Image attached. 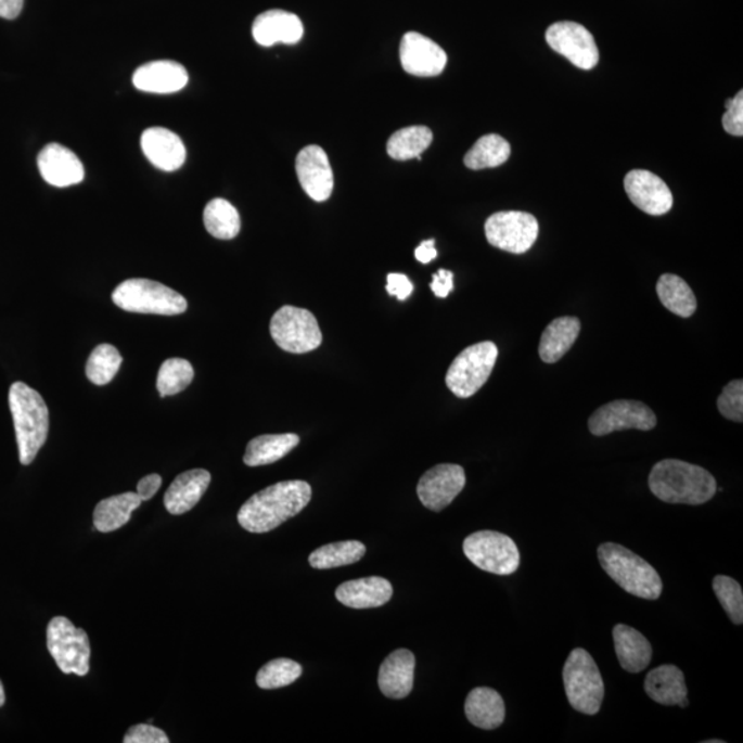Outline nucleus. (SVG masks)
<instances>
[{"label": "nucleus", "mask_w": 743, "mask_h": 743, "mask_svg": "<svg viewBox=\"0 0 743 743\" xmlns=\"http://www.w3.org/2000/svg\"><path fill=\"white\" fill-rule=\"evenodd\" d=\"M311 486L305 481H284L251 497L238 521L249 533H268L300 514L310 503Z\"/></svg>", "instance_id": "obj_1"}, {"label": "nucleus", "mask_w": 743, "mask_h": 743, "mask_svg": "<svg viewBox=\"0 0 743 743\" xmlns=\"http://www.w3.org/2000/svg\"><path fill=\"white\" fill-rule=\"evenodd\" d=\"M649 488L664 503L701 505L714 499L717 491L715 476L687 461H658L649 475Z\"/></svg>", "instance_id": "obj_2"}, {"label": "nucleus", "mask_w": 743, "mask_h": 743, "mask_svg": "<svg viewBox=\"0 0 743 743\" xmlns=\"http://www.w3.org/2000/svg\"><path fill=\"white\" fill-rule=\"evenodd\" d=\"M9 405L14 420L20 463L29 465L48 440V405L36 389L23 382H15L10 387Z\"/></svg>", "instance_id": "obj_3"}, {"label": "nucleus", "mask_w": 743, "mask_h": 743, "mask_svg": "<svg viewBox=\"0 0 743 743\" xmlns=\"http://www.w3.org/2000/svg\"><path fill=\"white\" fill-rule=\"evenodd\" d=\"M598 558L603 571L625 592L648 601H657L663 593V580L657 571L628 548L604 542L598 548Z\"/></svg>", "instance_id": "obj_4"}, {"label": "nucleus", "mask_w": 743, "mask_h": 743, "mask_svg": "<svg viewBox=\"0 0 743 743\" xmlns=\"http://www.w3.org/2000/svg\"><path fill=\"white\" fill-rule=\"evenodd\" d=\"M563 684L574 710L593 716L602 708L604 683L592 655L584 649H574L563 666Z\"/></svg>", "instance_id": "obj_5"}, {"label": "nucleus", "mask_w": 743, "mask_h": 743, "mask_svg": "<svg viewBox=\"0 0 743 743\" xmlns=\"http://www.w3.org/2000/svg\"><path fill=\"white\" fill-rule=\"evenodd\" d=\"M112 300L121 310L141 315L177 316L188 310V302L181 294L146 279L123 281Z\"/></svg>", "instance_id": "obj_6"}, {"label": "nucleus", "mask_w": 743, "mask_h": 743, "mask_svg": "<svg viewBox=\"0 0 743 743\" xmlns=\"http://www.w3.org/2000/svg\"><path fill=\"white\" fill-rule=\"evenodd\" d=\"M499 348L494 342H481L454 358L446 373V386L459 398H470L489 381Z\"/></svg>", "instance_id": "obj_7"}, {"label": "nucleus", "mask_w": 743, "mask_h": 743, "mask_svg": "<svg viewBox=\"0 0 743 743\" xmlns=\"http://www.w3.org/2000/svg\"><path fill=\"white\" fill-rule=\"evenodd\" d=\"M463 551L473 565L497 576H510L521 565V553L515 541L499 531L473 533L465 538Z\"/></svg>", "instance_id": "obj_8"}, {"label": "nucleus", "mask_w": 743, "mask_h": 743, "mask_svg": "<svg viewBox=\"0 0 743 743\" xmlns=\"http://www.w3.org/2000/svg\"><path fill=\"white\" fill-rule=\"evenodd\" d=\"M276 345L294 355H305L319 348L322 333L312 312L295 306H283L270 321Z\"/></svg>", "instance_id": "obj_9"}, {"label": "nucleus", "mask_w": 743, "mask_h": 743, "mask_svg": "<svg viewBox=\"0 0 743 743\" xmlns=\"http://www.w3.org/2000/svg\"><path fill=\"white\" fill-rule=\"evenodd\" d=\"M48 649L61 672L86 676L90 670V640L86 630L65 617H54L48 627Z\"/></svg>", "instance_id": "obj_10"}, {"label": "nucleus", "mask_w": 743, "mask_h": 743, "mask_svg": "<svg viewBox=\"0 0 743 743\" xmlns=\"http://www.w3.org/2000/svg\"><path fill=\"white\" fill-rule=\"evenodd\" d=\"M485 234L496 248L511 254H525L536 243L538 222L527 213H496L486 220Z\"/></svg>", "instance_id": "obj_11"}, {"label": "nucleus", "mask_w": 743, "mask_h": 743, "mask_svg": "<svg viewBox=\"0 0 743 743\" xmlns=\"http://www.w3.org/2000/svg\"><path fill=\"white\" fill-rule=\"evenodd\" d=\"M657 425L655 413L639 401H613L599 408L589 418L588 427L594 437H603L612 433L624 432V430H640L650 432Z\"/></svg>", "instance_id": "obj_12"}, {"label": "nucleus", "mask_w": 743, "mask_h": 743, "mask_svg": "<svg viewBox=\"0 0 743 743\" xmlns=\"http://www.w3.org/2000/svg\"><path fill=\"white\" fill-rule=\"evenodd\" d=\"M546 39L552 50L562 54L577 68L589 71L599 63V50L593 36L580 24H553L547 29Z\"/></svg>", "instance_id": "obj_13"}, {"label": "nucleus", "mask_w": 743, "mask_h": 743, "mask_svg": "<svg viewBox=\"0 0 743 743\" xmlns=\"http://www.w3.org/2000/svg\"><path fill=\"white\" fill-rule=\"evenodd\" d=\"M464 486L465 473L461 465L438 464L420 478L418 496L425 509L439 512L452 504Z\"/></svg>", "instance_id": "obj_14"}, {"label": "nucleus", "mask_w": 743, "mask_h": 743, "mask_svg": "<svg viewBox=\"0 0 743 743\" xmlns=\"http://www.w3.org/2000/svg\"><path fill=\"white\" fill-rule=\"evenodd\" d=\"M399 57L405 72L420 78H432L443 74L448 63V55L444 49L427 36L418 33L403 35Z\"/></svg>", "instance_id": "obj_15"}, {"label": "nucleus", "mask_w": 743, "mask_h": 743, "mask_svg": "<svg viewBox=\"0 0 743 743\" xmlns=\"http://www.w3.org/2000/svg\"><path fill=\"white\" fill-rule=\"evenodd\" d=\"M625 192L643 213L658 217L674 206L672 192L663 179L645 170H633L625 177Z\"/></svg>", "instance_id": "obj_16"}, {"label": "nucleus", "mask_w": 743, "mask_h": 743, "mask_svg": "<svg viewBox=\"0 0 743 743\" xmlns=\"http://www.w3.org/2000/svg\"><path fill=\"white\" fill-rule=\"evenodd\" d=\"M296 174L307 196L317 203L326 202L333 191V172L324 149L310 145L296 157Z\"/></svg>", "instance_id": "obj_17"}, {"label": "nucleus", "mask_w": 743, "mask_h": 743, "mask_svg": "<svg viewBox=\"0 0 743 743\" xmlns=\"http://www.w3.org/2000/svg\"><path fill=\"white\" fill-rule=\"evenodd\" d=\"M38 167L46 182L55 188H68L85 179L79 157L60 143H49L38 156Z\"/></svg>", "instance_id": "obj_18"}, {"label": "nucleus", "mask_w": 743, "mask_h": 743, "mask_svg": "<svg viewBox=\"0 0 743 743\" xmlns=\"http://www.w3.org/2000/svg\"><path fill=\"white\" fill-rule=\"evenodd\" d=\"M143 155L158 170L177 171L187 161V149L176 132L163 127H152L141 137Z\"/></svg>", "instance_id": "obj_19"}, {"label": "nucleus", "mask_w": 743, "mask_h": 743, "mask_svg": "<svg viewBox=\"0 0 743 743\" xmlns=\"http://www.w3.org/2000/svg\"><path fill=\"white\" fill-rule=\"evenodd\" d=\"M304 24L294 13L269 10L259 14L253 25L255 42L270 48L276 43L296 44L304 38Z\"/></svg>", "instance_id": "obj_20"}, {"label": "nucleus", "mask_w": 743, "mask_h": 743, "mask_svg": "<svg viewBox=\"0 0 743 743\" xmlns=\"http://www.w3.org/2000/svg\"><path fill=\"white\" fill-rule=\"evenodd\" d=\"M417 659L412 652L399 649L383 661L379 669V689L387 699H407L413 690Z\"/></svg>", "instance_id": "obj_21"}, {"label": "nucleus", "mask_w": 743, "mask_h": 743, "mask_svg": "<svg viewBox=\"0 0 743 743\" xmlns=\"http://www.w3.org/2000/svg\"><path fill=\"white\" fill-rule=\"evenodd\" d=\"M189 80L184 66L176 61H153L140 66L132 76L138 90L153 94H171L187 87Z\"/></svg>", "instance_id": "obj_22"}, {"label": "nucleus", "mask_w": 743, "mask_h": 743, "mask_svg": "<svg viewBox=\"0 0 743 743\" xmlns=\"http://www.w3.org/2000/svg\"><path fill=\"white\" fill-rule=\"evenodd\" d=\"M644 691L654 702L664 706H689L684 675L675 665H661L645 676Z\"/></svg>", "instance_id": "obj_23"}, {"label": "nucleus", "mask_w": 743, "mask_h": 743, "mask_svg": "<svg viewBox=\"0 0 743 743\" xmlns=\"http://www.w3.org/2000/svg\"><path fill=\"white\" fill-rule=\"evenodd\" d=\"M212 484L207 470H191L179 474L164 495V505L172 515H182L196 507Z\"/></svg>", "instance_id": "obj_24"}, {"label": "nucleus", "mask_w": 743, "mask_h": 743, "mask_svg": "<svg viewBox=\"0 0 743 743\" xmlns=\"http://www.w3.org/2000/svg\"><path fill=\"white\" fill-rule=\"evenodd\" d=\"M336 599L351 609L381 607L392 601L393 586L383 577H366L343 582L336 589Z\"/></svg>", "instance_id": "obj_25"}, {"label": "nucleus", "mask_w": 743, "mask_h": 743, "mask_svg": "<svg viewBox=\"0 0 743 743\" xmlns=\"http://www.w3.org/2000/svg\"><path fill=\"white\" fill-rule=\"evenodd\" d=\"M613 639L619 665L627 672H643L652 663V644L639 630L625 624H618L613 629Z\"/></svg>", "instance_id": "obj_26"}, {"label": "nucleus", "mask_w": 743, "mask_h": 743, "mask_svg": "<svg viewBox=\"0 0 743 743\" xmlns=\"http://www.w3.org/2000/svg\"><path fill=\"white\" fill-rule=\"evenodd\" d=\"M465 716L482 730H496L505 720L504 700L489 687H476L465 700Z\"/></svg>", "instance_id": "obj_27"}, {"label": "nucleus", "mask_w": 743, "mask_h": 743, "mask_svg": "<svg viewBox=\"0 0 743 743\" xmlns=\"http://www.w3.org/2000/svg\"><path fill=\"white\" fill-rule=\"evenodd\" d=\"M581 322L576 317H560L546 328L538 355L546 363H555L571 350L580 335Z\"/></svg>", "instance_id": "obj_28"}, {"label": "nucleus", "mask_w": 743, "mask_h": 743, "mask_svg": "<svg viewBox=\"0 0 743 743\" xmlns=\"http://www.w3.org/2000/svg\"><path fill=\"white\" fill-rule=\"evenodd\" d=\"M300 438L296 434H269L249 440L244 454V463L248 467L273 464L299 445Z\"/></svg>", "instance_id": "obj_29"}, {"label": "nucleus", "mask_w": 743, "mask_h": 743, "mask_svg": "<svg viewBox=\"0 0 743 743\" xmlns=\"http://www.w3.org/2000/svg\"><path fill=\"white\" fill-rule=\"evenodd\" d=\"M142 504L141 497L132 491L107 497L94 510V526L101 533H111L128 524L132 512Z\"/></svg>", "instance_id": "obj_30"}, {"label": "nucleus", "mask_w": 743, "mask_h": 743, "mask_svg": "<svg viewBox=\"0 0 743 743\" xmlns=\"http://www.w3.org/2000/svg\"><path fill=\"white\" fill-rule=\"evenodd\" d=\"M657 294L661 304L676 316L689 319L696 311L694 292L679 276H661L657 283Z\"/></svg>", "instance_id": "obj_31"}, {"label": "nucleus", "mask_w": 743, "mask_h": 743, "mask_svg": "<svg viewBox=\"0 0 743 743\" xmlns=\"http://www.w3.org/2000/svg\"><path fill=\"white\" fill-rule=\"evenodd\" d=\"M433 132L428 127L412 126L394 132L387 142V153L394 161H422V153L432 145Z\"/></svg>", "instance_id": "obj_32"}, {"label": "nucleus", "mask_w": 743, "mask_h": 743, "mask_svg": "<svg viewBox=\"0 0 743 743\" xmlns=\"http://www.w3.org/2000/svg\"><path fill=\"white\" fill-rule=\"evenodd\" d=\"M366 552L367 547L361 541L332 542V545H326L312 551L309 556V563L311 567L319 568V571L348 566L361 561Z\"/></svg>", "instance_id": "obj_33"}, {"label": "nucleus", "mask_w": 743, "mask_h": 743, "mask_svg": "<svg viewBox=\"0 0 743 743\" xmlns=\"http://www.w3.org/2000/svg\"><path fill=\"white\" fill-rule=\"evenodd\" d=\"M203 219L207 232L215 239L232 240L240 233V214L228 200H212L204 208Z\"/></svg>", "instance_id": "obj_34"}, {"label": "nucleus", "mask_w": 743, "mask_h": 743, "mask_svg": "<svg viewBox=\"0 0 743 743\" xmlns=\"http://www.w3.org/2000/svg\"><path fill=\"white\" fill-rule=\"evenodd\" d=\"M510 155V143L503 137L489 134L481 137L475 142V145L465 155L464 164L471 170H484V168L501 166L509 161Z\"/></svg>", "instance_id": "obj_35"}, {"label": "nucleus", "mask_w": 743, "mask_h": 743, "mask_svg": "<svg viewBox=\"0 0 743 743\" xmlns=\"http://www.w3.org/2000/svg\"><path fill=\"white\" fill-rule=\"evenodd\" d=\"M123 362L121 355L115 346L100 345L91 351L87 360L86 375L97 386H105L119 372Z\"/></svg>", "instance_id": "obj_36"}, {"label": "nucleus", "mask_w": 743, "mask_h": 743, "mask_svg": "<svg viewBox=\"0 0 743 743\" xmlns=\"http://www.w3.org/2000/svg\"><path fill=\"white\" fill-rule=\"evenodd\" d=\"M194 377L192 363L183 358L164 361L157 375V392L162 397L176 396L191 386Z\"/></svg>", "instance_id": "obj_37"}, {"label": "nucleus", "mask_w": 743, "mask_h": 743, "mask_svg": "<svg viewBox=\"0 0 743 743\" xmlns=\"http://www.w3.org/2000/svg\"><path fill=\"white\" fill-rule=\"evenodd\" d=\"M302 665L289 658H277L259 669L256 675V684L264 690H276L295 683L300 678Z\"/></svg>", "instance_id": "obj_38"}, {"label": "nucleus", "mask_w": 743, "mask_h": 743, "mask_svg": "<svg viewBox=\"0 0 743 743\" xmlns=\"http://www.w3.org/2000/svg\"><path fill=\"white\" fill-rule=\"evenodd\" d=\"M714 591L716 598L725 609L727 616L736 625L743 623V592L740 582L727 576H716L714 578Z\"/></svg>", "instance_id": "obj_39"}, {"label": "nucleus", "mask_w": 743, "mask_h": 743, "mask_svg": "<svg viewBox=\"0 0 743 743\" xmlns=\"http://www.w3.org/2000/svg\"><path fill=\"white\" fill-rule=\"evenodd\" d=\"M717 409L722 414V418L731 420V422H743V382L732 381L720 394L717 399Z\"/></svg>", "instance_id": "obj_40"}, {"label": "nucleus", "mask_w": 743, "mask_h": 743, "mask_svg": "<svg viewBox=\"0 0 743 743\" xmlns=\"http://www.w3.org/2000/svg\"><path fill=\"white\" fill-rule=\"evenodd\" d=\"M727 112L722 116V127L734 137L743 136V92L740 91L734 99L726 102Z\"/></svg>", "instance_id": "obj_41"}, {"label": "nucleus", "mask_w": 743, "mask_h": 743, "mask_svg": "<svg viewBox=\"0 0 743 743\" xmlns=\"http://www.w3.org/2000/svg\"><path fill=\"white\" fill-rule=\"evenodd\" d=\"M125 743H168L166 732L152 725L132 726L125 735Z\"/></svg>", "instance_id": "obj_42"}, {"label": "nucleus", "mask_w": 743, "mask_h": 743, "mask_svg": "<svg viewBox=\"0 0 743 743\" xmlns=\"http://www.w3.org/2000/svg\"><path fill=\"white\" fill-rule=\"evenodd\" d=\"M386 290L389 295L396 296L398 300H407L412 295L413 284L405 274L389 273Z\"/></svg>", "instance_id": "obj_43"}, {"label": "nucleus", "mask_w": 743, "mask_h": 743, "mask_svg": "<svg viewBox=\"0 0 743 743\" xmlns=\"http://www.w3.org/2000/svg\"><path fill=\"white\" fill-rule=\"evenodd\" d=\"M432 290L435 296L448 297L450 292L453 291V273L452 271L440 269L433 276Z\"/></svg>", "instance_id": "obj_44"}, {"label": "nucleus", "mask_w": 743, "mask_h": 743, "mask_svg": "<svg viewBox=\"0 0 743 743\" xmlns=\"http://www.w3.org/2000/svg\"><path fill=\"white\" fill-rule=\"evenodd\" d=\"M163 479L161 475L151 474L143 476V478L138 482L137 495L141 497L142 501L151 500L155 496L158 489L162 488Z\"/></svg>", "instance_id": "obj_45"}, {"label": "nucleus", "mask_w": 743, "mask_h": 743, "mask_svg": "<svg viewBox=\"0 0 743 743\" xmlns=\"http://www.w3.org/2000/svg\"><path fill=\"white\" fill-rule=\"evenodd\" d=\"M414 256H417L420 264L427 265L433 262L438 256L437 249H435V240L423 241V243L414 249Z\"/></svg>", "instance_id": "obj_46"}, {"label": "nucleus", "mask_w": 743, "mask_h": 743, "mask_svg": "<svg viewBox=\"0 0 743 743\" xmlns=\"http://www.w3.org/2000/svg\"><path fill=\"white\" fill-rule=\"evenodd\" d=\"M24 0H0V17L7 20L17 18L22 14Z\"/></svg>", "instance_id": "obj_47"}, {"label": "nucleus", "mask_w": 743, "mask_h": 743, "mask_svg": "<svg viewBox=\"0 0 743 743\" xmlns=\"http://www.w3.org/2000/svg\"><path fill=\"white\" fill-rule=\"evenodd\" d=\"M4 702H7V694H4L3 684L2 681H0V708H2Z\"/></svg>", "instance_id": "obj_48"}, {"label": "nucleus", "mask_w": 743, "mask_h": 743, "mask_svg": "<svg viewBox=\"0 0 743 743\" xmlns=\"http://www.w3.org/2000/svg\"><path fill=\"white\" fill-rule=\"evenodd\" d=\"M705 743H725V741H720V740H710V741H705Z\"/></svg>", "instance_id": "obj_49"}]
</instances>
